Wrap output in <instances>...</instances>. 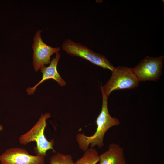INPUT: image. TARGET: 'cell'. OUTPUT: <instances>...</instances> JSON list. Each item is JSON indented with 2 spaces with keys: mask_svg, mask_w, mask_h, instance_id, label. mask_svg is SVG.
I'll return each mask as SVG.
<instances>
[{
  "mask_svg": "<svg viewBox=\"0 0 164 164\" xmlns=\"http://www.w3.org/2000/svg\"><path fill=\"white\" fill-rule=\"evenodd\" d=\"M101 90L102 97V105L101 112L96 121L97 128L95 132L91 136L80 133L76 135V139L79 147L84 152L87 150L89 146L92 148L96 146L99 148L104 146V137L107 131L111 127L120 124L118 118L111 116L110 114L108 107V97L102 89Z\"/></svg>",
  "mask_w": 164,
  "mask_h": 164,
  "instance_id": "cell-1",
  "label": "cell"
},
{
  "mask_svg": "<svg viewBox=\"0 0 164 164\" xmlns=\"http://www.w3.org/2000/svg\"><path fill=\"white\" fill-rule=\"evenodd\" d=\"M3 127L2 125H0V131H1L3 130Z\"/></svg>",
  "mask_w": 164,
  "mask_h": 164,
  "instance_id": "cell-12",
  "label": "cell"
},
{
  "mask_svg": "<svg viewBox=\"0 0 164 164\" xmlns=\"http://www.w3.org/2000/svg\"><path fill=\"white\" fill-rule=\"evenodd\" d=\"M99 160V155L97 150L90 147L84 152L83 156L75 164H97Z\"/></svg>",
  "mask_w": 164,
  "mask_h": 164,
  "instance_id": "cell-10",
  "label": "cell"
},
{
  "mask_svg": "<svg viewBox=\"0 0 164 164\" xmlns=\"http://www.w3.org/2000/svg\"><path fill=\"white\" fill-rule=\"evenodd\" d=\"M60 54L58 52L56 53L55 57L50 61L48 67L44 66L40 69L43 76L41 80L32 87H29L26 89L28 94H34L37 87L41 83L47 80L52 79L56 80L59 85L63 87L66 85V82L61 77L57 70V67Z\"/></svg>",
  "mask_w": 164,
  "mask_h": 164,
  "instance_id": "cell-8",
  "label": "cell"
},
{
  "mask_svg": "<svg viewBox=\"0 0 164 164\" xmlns=\"http://www.w3.org/2000/svg\"><path fill=\"white\" fill-rule=\"evenodd\" d=\"M70 154L57 153L51 157L50 164H75Z\"/></svg>",
  "mask_w": 164,
  "mask_h": 164,
  "instance_id": "cell-11",
  "label": "cell"
},
{
  "mask_svg": "<svg viewBox=\"0 0 164 164\" xmlns=\"http://www.w3.org/2000/svg\"><path fill=\"white\" fill-rule=\"evenodd\" d=\"M51 117L49 113L41 114L39 120L26 133L21 135L19 138L21 144L25 145L35 141L36 146L34 151L36 155L43 157L46 155V152L51 149L53 152H56L53 146L54 142L53 140H48L46 138L44 131L47 125V120Z\"/></svg>",
  "mask_w": 164,
  "mask_h": 164,
  "instance_id": "cell-2",
  "label": "cell"
},
{
  "mask_svg": "<svg viewBox=\"0 0 164 164\" xmlns=\"http://www.w3.org/2000/svg\"><path fill=\"white\" fill-rule=\"evenodd\" d=\"M164 56L158 57L147 56L133 68L140 82L156 81L162 73Z\"/></svg>",
  "mask_w": 164,
  "mask_h": 164,
  "instance_id": "cell-5",
  "label": "cell"
},
{
  "mask_svg": "<svg viewBox=\"0 0 164 164\" xmlns=\"http://www.w3.org/2000/svg\"><path fill=\"white\" fill-rule=\"evenodd\" d=\"M62 47L67 54L86 59L93 64L112 72L115 67L104 56L96 52L80 43L67 39L62 43Z\"/></svg>",
  "mask_w": 164,
  "mask_h": 164,
  "instance_id": "cell-4",
  "label": "cell"
},
{
  "mask_svg": "<svg viewBox=\"0 0 164 164\" xmlns=\"http://www.w3.org/2000/svg\"><path fill=\"white\" fill-rule=\"evenodd\" d=\"M44 157L30 155L25 149L11 148L0 155L1 164H44Z\"/></svg>",
  "mask_w": 164,
  "mask_h": 164,
  "instance_id": "cell-7",
  "label": "cell"
},
{
  "mask_svg": "<svg viewBox=\"0 0 164 164\" xmlns=\"http://www.w3.org/2000/svg\"><path fill=\"white\" fill-rule=\"evenodd\" d=\"M111 75L104 86L101 89L107 97L114 91L132 89L138 87L139 81L133 68L125 66L115 67Z\"/></svg>",
  "mask_w": 164,
  "mask_h": 164,
  "instance_id": "cell-3",
  "label": "cell"
},
{
  "mask_svg": "<svg viewBox=\"0 0 164 164\" xmlns=\"http://www.w3.org/2000/svg\"><path fill=\"white\" fill-rule=\"evenodd\" d=\"M41 30H39L36 32L33 38L32 45L33 63L36 71L46 65L49 64L50 62L51 56L60 50V47H52L44 43L41 37Z\"/></svg>",
  "mask_w": 164,
  "mask_h": 164,
  "instance_id": "cell-6",
  "label": "cell"
},
{
  "mask_svg": "<svg viewBox=\"0 0 164 164\" xmlns=\"http://www.w3.org/2000/svg\"><path fill=\"white\" fill-rule=\"evenodd\" d=\"M99 164H127L124 149L119 145L111 143L108 149L99 155Z\"/></svg>",
  "mask_w": 164,
  "mask_h": 164,
  "instance_id": "cell-9",
  "label": "cell"
}]
</instances>
